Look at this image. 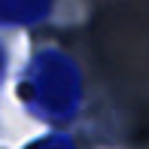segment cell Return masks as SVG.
<instances>
[{"instance_id":"1","label":"cell","mask_w":149,"mask_h":149,"mask_svg":"<svg viewBox=\"0 0 149 149\" xmlns=\"http://www.w3.org/2000/svg\"><path fill=\"white\" fill-rule=\"evenodd\" d=\"M28 149H76L67 137H61V134H49V137L37 140V143H31Z\"/></svg>"}]
</instances>
